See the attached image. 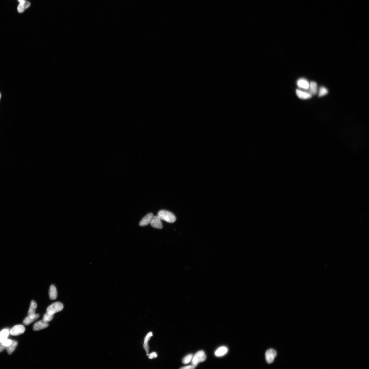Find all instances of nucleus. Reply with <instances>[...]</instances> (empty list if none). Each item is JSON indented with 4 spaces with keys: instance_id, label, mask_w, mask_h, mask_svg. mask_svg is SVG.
Here are the masks:
<instances>
[{
    "instance_id": "obj_1",
    "label": "nucleus",
    "mask_w": 369,
    "mask_h": 369,
    "mask_svg": "<svg viewBox=\"0 0 369 369\" xmlns=\"http://www.w3.org/2000/svg\"><path fill=\"white\" fill-rule=\"evenodd\" d=\"M158 216L161 220H164L169 223H173L176 220V217L172 213L167 210H161L159 211Z\"/></svg>"
},
{
    "instance_id": "obj_2",
    "label": "nucleus",
    "mask_w": 369,
    "mask_h": 369,
    "mask_svg": "<svg viewBox=\"0 0 369 369\" xmlns=\"http://www.w3.org/2000/svg\"><path fill=\"white\" fill-rule=\"evenodd\" d=\"M206 358L205 354L203 351H199L193 357L192 359V365L196 367L199 363L205 361Z\"/></svg>"
},
{
    "instance_id": "obj_3",
    "label": "nucleus",
    "mask_w": 369,
    "mask_h": 369,
    "mask_svg": "<svg viewBox=\"0 0 369 369\" xmlns=\"http://www.w3.org/2000/svg\"><path fill=\"white\" fill-rule=\"evenodd\" d=\"M63 304L59 302H55L50 305L47 309V313L54 314L60 312L63 309Z\"/></svg>"
},
{
    "instance_id": "obj_4",
    "label": "nucleus",
    "mask_w": 369,
    "mask_h": 369,
    "mask_svg": "<svg viewBox=\"0 0 369 369\" xmlns=\"http://www.w3.org/2000/svg\"><path fill=\"white\" fill-rule=\"evenodd\" d=\"M25 327L22 325H18L13 327L10 330L12 335L17 336L23 334L25 331Z\"/></svg>"
},
{
    "instance_id": "obj_5",
    "label": "nucleus",
    "mask_w": 369,
    "mask_h": 369,
    "mask_svg": "<svg viewBox=\"0 0 369 369\" xmlns=\"http://www.w3.org/2000/svg\"><path fill=\"white\" fill-rule=\"evenodd\" d=\"M276 351L273 349L268 350L265 353V359L268 364H271L273 361L277 356Z\"/></svg>"
},
{
    "instance_id": "obj_6",
    "label": "nucleus",
    "mask_w": 369,
    "mask_h": 369,
    "mask_svg": "<svg viewBox=\"0 0 369 369\" xmlns=\"http://www.w3.org/2000/svg\"><path fill=\"white\" fill-rule=\"evenodd\" d=\"M150 224L153 228L159 229L163 228L161 220L158 215L153 217Z\"/></svg>"
},
{
    "instance_id": "obj_7",
    "label": "nucleus",
    "mask_w": 369,
    "mask_h": 369,
    "mask_svg": "<svg viewBox=\"0 0 369 369\" xmlns=\"http://www.w3.org/2000/svg\"><path fill=\"white\" fill-rule=\"evenodd\" d=\"M49 326L48 323L43 321H38L35 323L33 326V329L35 331H39L40 330L45 329Z\"/></svg>"
},
{
    "instance_id": "obj_8",
    "label": "nucleus",
    "mask_w": 369,
    "mask_h": 369,
    "mask_svg": "<svg viewBox=\"0 0 369 369\" xmlns=\"http://www.w3.org/2000/svg\"><path fill=\"white\" fill-rule=\"evenodd\" d=\"M39 317L40 315L38 314L28 315L23 321V323L25 325L28 326L36 321Z\"/></svg>"
},
{
    "instance_id": "obj_9",
    "label": "nucleus",
    "mask_w": 369,
    "mask_h": 369,
    "mask_svg": "<svg viewBox=\"0 0 369 369\" xmlns=\"http://www.w3.org/2000/svg\"><path fill=\"white\" fill-rule=\"evenodd\" d=\"M153 217V215L152 213H149L146 215L140 221V226L143 227L148 225L151 222Z\"/></svg>"
},
{
    "instance_id": "obj_10",
    "label": "nucleus",
    "mask_w": 369,
    "mask_h": 369,
    "mask_svg": "<svg viewBox=\"0 0 369 369\" xmlns=\"http://www.w3.org/2000/svg\"><path fill=\"white\" fill-rule=\"evenodd\" d=\"M296 93L297 96L299 98L303 100L310 99L312 96L311 94L309 92L299 89L296 90Z\"/></svg>"
},
{
    "instance_id": "obj_11",
    "label": "nucleus",
    "mask_w": 369,
    "mask_h": 369,
    "mask_svg": "<svg viewBox=\"0 0 369 369\" xmlns=\"http://www.w3.org/2000/svg\"><path fill=\"white\" fill-rule=\"evenodd\" d=\"M152 336V333L150 332L148 333L145 337V338L143 346V348L146 351L147 356L149 355V348L148 345L149 341Z\"/></svg>"
},
{
    "instance_id": "obj_12",
    "label": "nucleus",
    "mask_w": 369,
    "mask_h": 369,
    "mask_svg": "<svg viewBox=\"0 0 369 369\" xmlns=\"http://www.w3.org/2000/svg\"><path fill=\"white\" fill-rule=\"evenodd\" d=\"M297 85L300 88L305 90H308L309 83L307 79L304 78H300L297 81Z\"/></svg>"
},
{
    "instance_id": "obj_13",
    "label": "nucleus",
    "mask_w": 369,
    "mask_h": 369,
    "mask_svg": "<svg viewBox=\"0 0 369 369\" xmlns=\"http://www.w3.org/2000/svg\"><path fill=\"white\" fill-rule=\"evenodd\" d=\"M58 294L57 288L54 285H51L50 286L49 290V296L50 299L54 300L57 299Z\"/></svg>"
},
{
    "instance_id": "obj_14",
    "label": "nucleus",
    "mask_w": 369,
    "mask_h": 369,
    "mask_svg": "<svg viewBox=\"0 0 369 369\" xmlns=\"http://www.w3.org/2000/svg\"><path fill=\"white\" fill-rule=\"evenodd\" d=\"M308 89H309V92L312 96L316 94L318 92V87L316 82L313 81L310 82Z\"/></svg>"
},
{
    "instance_id": "obj_15",
    "label": "nucleus",
    "mask_w": 369,
    "mask_h": 369,
    "mask_svg": "<svg viewBox=\"0 0 369 369\" xmlns=\"http://www.w3.org/2000/svg\"><path fill=\"white\" fill-rule=\"evenodd\" d=\"M30 3L28 1H25L21 3L17 7V11L19 13H23L26 9L30 7Z\"/></svg>"
},
{
    "instance_id": "obj_16",
    "label": "nucleus",
    "mask_w": 369,
    "mask_h": 369,
    "mask_svg": "<svg viewBox=\"0 0 369 369\" xmlns=\"http://www.w3.org/2000/svg\"><path fill=\"white\" fill-rule=\"evenodd\" d=\"M17 345V341L14 340H12L11 343L8 346L6 347V349L7 350V352L9 355H11L13 351L15 349Z\"/></svg>"
},
{
    "instance_id": "obj_17",
    "label": "nucleus",
    "mask_w": 369,
    "mask_h": 369,
    "mask_svg": "<svg viewBox=\"0 0 369 369\" xmlns=\"http://www.w3.org/2000/svg\"><path fill=\"white\" fill-rule=\"evenodd\" d=\"M228 349L225 347H221L215 351V355L217 357H221L224 355L228 352Z\"/></svg>"
},
{
    "instance_id": "obj_18",
    "label": "nucleus",
    "mask_w": 369,
    "mask_h": 369,
    "mask_svg": "<svg viewBox=\"0 0 369 369\" xmlns=\"http://www.w3.org/2000/svg\"><path fill=\"white\" fill-rule=\"evenodd\" d=\"M37 307V305L36 302L34 300H32L28 310V315L35 314V311H36Z\"/></svg>"
},
{
    "instance_id": "obj_19",
    "label": "nucleus",
    "mask_w": 369,
    "mask_h": 369,
    "mask_svg": "<svg viewBox=\"0 0 369 369\" xmlns=\"http://www.w3.org/2000/svg\"><path fill=\"white\" fill-rule=\"evenodd\" d=\"M9 334V331L7 329H4L0 332V342L7 339Z\"/></svg>"
},
{
    "instance_id": "obj_20",
    "label": "nucleus",
    "mask_w": 369,
    "mask_h": 369,
    "mask_svg": "<svg viewBox=\"0 0 369 369\" xmlns=\"http://www.w3.org/2000/svg\"><path fill=\"white\" fill-rule=\"evenodd\" d=\"M329 91L326 88L321 87L319 90L318 96L319 97H322L327 95Z\"/></svg>"
},
{
    "instance_id": "obj_21",
    "label": "nucleus",
    "mask_w": 369,
    "mask_h": 369,
    "mask_svg": "<svg viewBox=\"0 0 369 369\" xmlns=\"http://www.w3.org/2000/svg\"><path fill=\"white\" fill-rule=\"evenodd\" d=\"M54 317V314H50L47 312L44 315L43 320L45 322L48 323L51 321Z\"/></svg>"
},
{
    "instance_id": "obj_22",
    "label": "nucleus",
    "mask_w": 369,
    "mask_h": 369,
    "mask_svg": "<svg viewBox=\"0 0 369 369\" xmlns=\"http://www.w3.org/2000/svg\"><path fill=\"white\" fill-rule=\"evenodd\" d=\"M193 357V356L192 354H190L188 355L183 359L182 360L183 363L184 364L188 363H189L191 361Z\"/></svg>"
},
{
    "instance_id": "obj_23",
    "label": "nucleus",
    "mask_w": 369,
    "mask_h": 369,
    "mask_svg": "<svg viewBox=\"0 0 369 369\" xmlns=\"http://www.w3.org/2000/svg\"><path fill=\"white\" fill-rule=\"evenodd\" d=\"M12 340L9 339H7L3 341L0 342V344L3 345V346L7 347L11 343Z\"/></svg>"
},
{
    "instance_id": "obj_24",
    "label": "nucleus",
    "mask_w": 369,
    "mask_h": 369,
    "mask_svg": "<svg viewBox=\"0 0 369 369\" xmlns=\"http://www.w3.org/2000/svg\"><path fill=\"white\" fill-rule=\"evenodd\" d=\"M149 358L150 359H152L153 358H156L157 357V354L156 352H152L150 355H148Z\"/></svg>"
},
{
    "instance_id": "obj_25",
    "label": "nucleus",
    "mask_w": 369,
    "mask_h": 369,
    "mask_svg": "<svg viewBox=\"0 0 369 369\" xmlns=\"http://www.w3.org/2000/svg\"><path fill=\"white\" fill-rule=\"evenodd\" d=\"M195 367H194V366H193V365H192L188 366H187V367H182L181 368V369H194V368H195Z\"/></svg>"
},
{
    "instance_id": "obj_26",
    "label": "nucleus",
    "mask_w": 369,
    "mask_h": 369,
    "mask_svg": "<svg viewBox=\"0 0 369 369\" xmlns=\"http://www.w3.org/2000/svg\"><path fill=\"white\" fill-rule=\"evenodd\" d=\"M6 347L0 344V352H2L5 349H6Z\"/></svg>"
},
{
    "instance_id": "obj_27",
    "label": "nucleus",
    "mask_w": 369,
    "mask_h": 369,
    "mask_svg": "<svg viewBox=\"0 0 369 369\" xmlns=\"http://www.w3.org/2000/svg\"><path fill=\"white\" fill-rule=\"evenodd\" d=\"M1 93H0V99H1Z\"/></svg>"
}]
</instances>
